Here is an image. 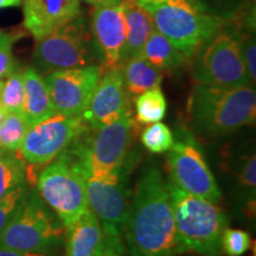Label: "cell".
I'll list each match as a JSON object with an SVG mask.
<instances>
[{"mask_svg":"<svg viewBox=\"0 0 256 256\" xmlns=\"http://www.w3.org/2000/svg\"><path fill=\"white\" fill-rule=\"evenodd\" d=\"M124 234L130 256L182 254L168 184L156 166L147 168L138 183Z\"/></svg>","mask_w":256,"mask_h":256,"instance_id":"1","label":"cell"},{"mask_svg":"<svg viewBox=\"0 0 256 256\" xmlns=\"http://www.w3.org/2000/svg\"><path fill=\"white\" fill-rule=\"evenodd\" d=\"M186 112L197 133L224 136L256 120V92L252 84L220 88L196 83L188 95Z\"/></svg>","mask_w":256,"mask_h":256,"instance_id":"2","label":"cell"},{"mask_svg":"<svg viewBox=\"0 0 256 256\" xmlns=\"http://www.w3.org/2000/svg\"><path fill=\"white\" fill-rule=\"evenodd\" d=\"M177 238L180 252H196L203 256L222 254L220 240L228 228V217L224 211L206 198L188 194L168 182Z\"/></svg>","mask_w":256,"mask_h":256,"instance_id":"3","label":"cell"},{"mask_svg":"<svg viewBox=\"0 0 256 256\" xmlns=\"http://www.w3.org/2000/svg\"><path fill=\"white\" fill-rule=\"evenodd\" d=\"M156 31L171 42L188 60L228 20L206 14L196 0H140Z\"/></svg>","mask_w":256,"mask_h":256,"instance_id":"4","label":"cell"},{"mask_svg":"<svg viewBox=\"0 0 256 256\" xmlns=\"http://www.w3.org/2000/svg\"><path fill=\"white\" fill-rule=\"evenodd\" d=\"M81 136L74 142V146L81 160L88 208L100 222L104 238L122 240L132 202L127 183V162L115 170L92 165L86 158Z\"/></svg>","mask_w":256,"mask_h":256,"instance_id":"5","label":"cell"},{"mask_svg":"<svg viewBox=\"0 0 256 256\" xmlns=\"http://www.w3.org/2000/svg\"><path fill=\"white\" fill-rule=\"evenodd\" d=\"M50 162L38 177L37 192L66 228L88 209L84 176L74 142Z\"/></svg>","mask_w":256,"mask_h":256,"instance_id":"6","label":"cell"},{"mask_svg":"<svg viewBox=\"0 0 256 256\" xmlns=\"http://www.w3.org/2000/svg\"><path fill=\"white\" fill-rule=\"evenodd\" d=\"M196 83L220 88L252 84L242 57L238 31L230 23L214 34L188 60Z\"/></svg>","mask_w":256,"mask_h":256,"instance_id":"7","label":"cell"},{"mask_svg":"<svg viewBox=\"0 0 256 256\" xmlns=\"http://www.w3.org/2000/svg\"><path fill=\"white\" fill-rule=\"evenodd\" d=\"M66 240V226L37 191L26 200L0 236V247L23 252H54Z\"/></svg>","mask_w":256,"mask_h":256,"instance_id":"8","label":"cell"},{"mask_svg":"<svg viewBox=\"0 0 256 256\" xmlns=\"http://www.w3.org/2000/svg\"><path fill=\"white\" fill-rule=\"evenodd\" d=\"M34 62L44 74L98 64L90 28L82 12L68 24L37 40Z\"/></svg>","mask_w":256,"mask_h":256,"instance_id":"9","label":"cell"},{"mask_svg":"<svg viewBox=\"0 0 256 256\" xmlns=\"http://www.w3.org/2000/svg\"><path fill=\"white\" fill-rule=\"evenodd\" d=\"M176 138L168 151L170 182L188 194L218 203L220 190L200 144L186 128L178 130Z\"/></svg>","mask_w":256,"mask_h":256,"instance_id":"10","label":"cell"},{"mask_svg":"<svg viewBox=\"0 0 256 256\" xmlns=\"http://www.w3.org/2000/svg\"><path fill=\"white\" fill-rule=\"evenodd\" d=\"M87 127L82 116L54 114L28 127L19 148L22 158L34 166L49 164L86 132Z\"/></svg>","mask_w":256,"mask_h":256,"instance_id":"11","label":"cell"},{"mask_svg":"<svg viewBox=\"0 0 256 256\" xmlns=\"http://www.w3.org/2000/svg\"><path fill=\"white\" fill-rule=\"evenodd\" d=\"M102 72L101 66L94 64L46 74L44 82L57 113L82 116Z\"/></svg>","mask_w":256,"mask_h":256,"instance_id":"12","label":"cell"},{"mask_svg":"<svg viewBox=\"0 0 256 256\" xmlns=\"http://www.w3.org/2000/svg\"><path fill=\"white\" fill-rule=\"evenodd\" d=\"M134 127L136 122L132 110H130L119 120L92 130L94 134L82 140L86 158L92 165L106 170L124 166L132 145Z\"/></svg>","mask_w":256,"mask_h":256,"instance_id":"13","label":"cell"},{"mask_svg":"<svg viewBox=\"0 0 256 256\" xmlns=\"http://www.w3.org/2000/svg\"><path fill=\"white\" fill-rule=\"evenodd\" d=\"M89 28L104 72L122 68L127 38L122 5L94 8Z\"/></svg>","mask_w":256,"mask_h":256,"instance_id":"14","label":"cell"},{"mask_svg":"<svg viewBox=\"0 0 256 256\" xmlns=\"http://www.w3.org/2000/svg\"><path fill=\"white\" fill-rule=\"evenodd\" d=\"M130 110L121 68L104 70L82 113L83 121L90 130H98L119 120Z\"/></svg>","mask_w":256,"mask_h":256,"instance_id":"15","label":"cell"},{"mask_svg":"<svg viewBox=\"0 0 256 256\" xmlns=\"http://www.w3.org/2000/svg\"><path fill=\"white\" fill-rule=\"evenodd\" d=\"M24 26L38 40L81 14V0H24Z\"/></svg>","mask_w":256,"mask_h":256,"instance_id":"16","label":"cell"},{"mask_svg":"<svg viewBox=\"0 0 256 256\" xmlns=\"http://www.w3.org/2000/svg\"><path fill=\"white\" fill-rule=\"evenodd\" d=\"M66 256H98L104 234L94 212L87 209L78 220L66 228Z\"/></svg>","mask_w":256,"mask_h":256,"instance_id":"17","label":"cell"},{"mask_svg":"<svg viewBox=\"0 0 256 256\" xmlns=\"http://www.w3.org/2000/svg\"><path fill=\"white\" fill-rule=\"evenodd\" d=\"M56 113L40 72L32 66L24 69V104L22 114L26 122L32 126Z\"/></svg>","mask_w":256,"mask_h":256,"instance_id":"18","label":"cell"},{"mask_svg":"<svg viewBox=\"0 0 256 256\" xmlns=\"http://www.w3.org/2000/svg\"><path fill=\"white\" fill-rule=\"evenodd\" d=\"M124 22H126V46H124V64L128 60L142 56V48L146 40L156 30L151 16L136 0H122Z\"/></svg>","mask_w":256,"mask_h":256,"instance_id":"19","label":"cell"},{"mask_svg":"<svg viewBox=\"0 0 256 256\" xmlns=\"http://www.w3.org/2000/svg\"><path fill=\"white\" fill-rule=\"evenodd\" d=\"M142 56L162 72L176 74L188 64L186 57L156 28L146 40Z\"/></svg>","mask_w":256,"mask_h":256,"instance_id":"20","label":"cell"},{"mask_svg":"<svg viewBox=\"0 0 256 256\" xmlns=\"http://www.w3.org/2000/svg\"><path fill=\"white\" fill-rule=\"evenodd\" d=\"M122 78L127 94L132 98L162 84L164 72H160L142 56L128 60L124 64Z\"/></svg>","mask_w":256,"mask_h":256,"instance_id":"21","label":"cell"},{"mask_svg":"<svg viewBox=\"0 0 256 256\" xmlns=\"http://www.w3.org/2000/svg\"><path fill=\"white\" fill-rule=\"evenodd\" d=\"M136 120L142 124L159 122L164 119L168 110V104L164 92L160 87L150 89L134 98Z\"/></svg>","mask_w":256,"mask_h":256,"instance_id":"22","label":"cell"},{"mask_svg":"<svg viewBox=\"0 0 256 256\" xmlns=\"http://www.w3.org/2000/svg\"><path fill=\"white\" fill-rule=\"evenodd\" d=\"M25 183H28L25 160L14 152H0V200Z\"/></svg>","mask_w":256,"mask_h":256,"instance_id":"23","label":"cell"},{"mask_svg":"<svg viewBox=\"0 0 256 256\" xmlns=\"http://www.w3.org/2000/svg\"><path fill=\"white\" fill-rule=\"evenodd\" d=\"M30 124L22 113H8L0 124V148L6 152H18Z\"/></svg>","mask_w":256,"mask_h":256,"instance_id":"24","label":"cell"},{"mask_svg":"<svg viewBox=\"0 0 256 256\" xmlns=\"http://www.w3.org/2000/svg\"><path fill=\"white\" fill-rule=\"evenodd\" d=\"M24 104V69L16 68L4 82L2 106L8 113H22Z\"/></svg>","mask_w":256,"mask_h":256,"instance_id":"25","label":"cell"},{"mask_svg":"<svg viewBox=\"0 0 256 256\" xmlns=\"http://www.w3.org/2000/svg\"><path fill=\"white\" fill-rule=\"evenodd\" d=\"M140 139L147 151L160 154L171 148L174 142V136L165 124L159 121L147 124L140 136Z\"/></svg>","mask_w":256,"mask_h":256,"instance_id":"26","label":"cell"},{"mask_svg":"<svg viewBox=\"0 0 256 256\" xmlns=\"http://www.w3.org/2000/svg\"><path fill=\"white\" fill-rule=\"evenodd\" d=\"M28 194V183L19 185L0 200V236L14 218Z\"/></svg>","mask_w":256,"mask_h":256,"instance_id":"27","label":"cell"},{"mask_svg":"<svg viewBox=\"0 0 256 256\" xmlns=\"http://www.w3.org/2000/svg\"><path fill=\"white\" fill-rule=\"evenodd\" d=\"M232 23V22H230ZM238 31L240 44H241L242 57L247 69L248 78L252 86L256 81V43H255V28L238 26L232 24Z\"/></svg>","mask_w":256,"mask_h":256,"instance_id":"28","label":"cell"},{"mask_svg":"<svg viewBox=\"0 0 256 256\" xmlns=\"http://www.w3.org/2000/svg\"><path fill=\"white\" fill-rule=\"evenodd\" d=\"M252 238L247 232L241 229L226 228L220 240V249L228 256H241L249 250Z\"/></svg>","mask_w":256,"mask_h":256,"instance_id":"29","label":"cell"},{"mask_svg":"<svg viewBox=\"0 0 256 256\" xmlns=\"http://www.w3.org/2000/svg\"><path fill=\"white\" fill-rule=\"evenodd\" d=\"M249 0H197L206 14L230 22Z\"/></svg>","mask_w":256,"mask_h":256,"instance_id":"30","label":"cell"},{"mask_svg":"<svg viewBox=\"0 0 256 256\" xmlns=\"http://www.w3.org/2000/svg\"><path fill=\"white\" fill-rule=\"evenodd\" d=\"M14 37L0 31V78H5L17 68L12 52Z\"/></svg>","mask_w":256,"mask_h":256,"instance_id":"31","label":"cell"},{"mask_svg":"<svg viewBox=\"0 0 256 256\" xmlns=\"http://www.w3.org/2000/svg\"><path fill=\"white\" fill-rule=\"evenodd\" d=\"M238 184L247 190L249 194L255 196V188H256V156L252 154L246 156L240 164L238 170Z\"/></svg>","mask_w":256,"mask_h":256,"instance_id":"32","label":"cell"},{"mask_svg":"<svg viewBox=\"0 0 256 256\" xmlns=\"http://www.w3.org/2000/svg\"><path fill=\"white\" fill-rule=\"evenodd\" d=\"M98 256H124L122 241L104 238V248Z\"/></svg>","mask_w":256,"mask_h":256,"instance_id":"33","label":"cell"},{"mask_svg":"<svg viewBox=\"0 0 256 256\" xmlns=\"http://www.w3.org/2000/svg\"><path fill=\"white\" fill-rule=\"evenodd\" d=\"M0 256H55V255H54V252H23V250H14V249L0 247Z\"/></svg>","mask_w":256,"mask_h":256,"instance_id":"34","label":"cell"},{"mask_svg":"<svg viewBox=\"0 0 256 256\" xmlns=\"http://www.w3.org/2000/svg\"><path fill=\"white\" fill-rule=\"evenodd\" d=\"M88 4L94 6V8H107V6L119 5L122 0H84Z\"/></svg>","mask_w":256,"mask_h":256,"instance_id":"35","label":"cell"},{"mask_svg":"<svg viewBox=\"0 0 256 256\" xmlns=\"http://www.w3.org/2000/svg\"><path fill=\"white\" fill-rule=\"evenodd\" d=\"M23 0H0V8H12V6H19Z\"/></svg>","mask_w":256,"mask_h":256,"instance_id":"36","label":"cell"},{"mask_svg":"<svg viewBox=\"0 0 256 256\" xmlns=\"http://www.w3.org/2000/svg\"><path fill=\"white\" fill-rule=\"evenodd\" d=\"M2 89H4V81L0 78V101H2Z\"/></svg>","mask_w":256,"mask_h":256,"instance_id":"37","label":"cell"},{"mask_svg":"<svg viewBox=\"0 0 256 256\" xmlns=\"http://www.w3.org/2000/svg\"><path fill=\"white\" fill-rule=\"evenodd\" d=\"M136 2H140V0H136ZM196 2H197V0H196Z\"/></svg>","mask_w":256,"mask_h":256,"instance_id":"38","label":"cell"},{"mask_svg":"<svg viewBox=\"0 0 256 256\" xmlns=\"http://www.w3.org/2000/svg\"><path fill=\"white\" fill-rule=\"evenodd\" d=\"M2 150H0V152H2Z\"/></svg>","mask_w":256,"mask_h":256,"instance_id":"39","label":"cell"},{"mask_svg":"<svg viewBox=\"0 0 256 256\" xmlns=\"http://www.w3.org/2000/svg\"><path fill=\"white\" fill-rule=\"evenodd\" d=\"M0 150H2V148H0Z\"/></svg>","mask_w":256,"mask_h":256,"instance_id":"40","label":"cell"}]
</instances>
